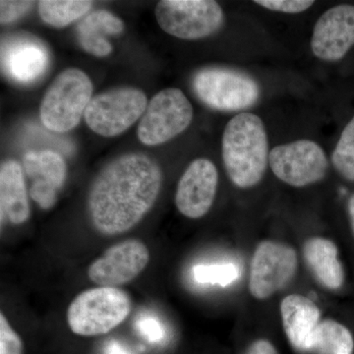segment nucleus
I'll list each match as a JSON object with an SVG mask.
<instances>
[{
  "label": "nucleus",
  "mask_w": 354,
  "mask_h": 354,
  "mask_svg": "<svg viewBox=\"0 0 354 354\" xmlns=\"http://www.w3.org/2000/svg\"><path fill=\"white\" fill-rule=\"evenodd\" d=\"M162 184L160 165L144 153H127L106 165L91 185L88 213L106 236L125 234L145 218Z\"/></svg>",
  "instance_id": "1"
},
{
  "label": "nucleus",
  "mask_w": 354,
  "mask_h": 354,
  "mask_svg": "<svg viewBox=\"0 0 354 354\" xmlns=\"http://www.w3.org/2000/svg\"><path fill=\"white\" fill-rule=\"evenodd\" d=\"M193 88L205 104L221 111L250 108L260 95L259 86L254 79L227 68L201 70L193 79Z\"/></svg>",
  "instance_id": "7"
},
{
  "label": "nucleus",
  "mask_w": 354,
  "mask_h": 354,
  "mask_svg": "<svg viewBox=\"0 0 354 354\" xmlns=\"http://www.w3.org/2000/svg\"><path fill=\"white\" fill-rule=\"evenodd\" d=\"M332 162L342 176L354 180V118L342 131L333 153Z\"/></svg>",
  "instance_id": "23"
},
{
  "label": "nucleus",
  "mask_w": 354,
  "mask_h": 354,
  "mask_svg": "<svg viewBox=\"0 0 354 354\" xmlns=\"http://www.w3.org/2000/svg\"><path fill=\"white\" fill-rule=\"evenodd\" d=\"M0 354H23V342L3 312L0 313Z\"/></svg>",
  "instance_id": "24"
},
{
  "label": "nucleus",
  "mask_w": 354,
  "mask_h": 354,
  "mask_svg": "<svg viewBox=\"0 0 354 354\" xmlns=\"http://www.w3.org/2000/svg\"><path fill=\"white\" fill-rule=\"evenodd\" d=\"M124 30V23L114 14L97 10L88 14L76 28L79 43L90 55L97 57H108L113 46L106 37L118 36Z\"/></svg>",
  "instance_id": "18"
},
{
  "label": "nucleus",
  "mask_w": 354,
  "mask_h": 354,
  "mask_svg": "<svg viewBox=\"0 0 354 354\" xmlns=\"http://www.w3.org/2000/svg\"><path fill=\"white\" fill-rule=\"evenodd\" d=\"M297 255L292 247L279 242H261L251 262L249 290L257 299H267L293 279Z\"/></svg>",
  "instance_id": "10"
},
{
  "label": "nucleus",
  "mask_w": 354,
  "mask_h": 354,
  "mask_svg": "<svg viewBox=\"0 0 354 354\" xmlns=\"http://www.w3.org/2000/svg\"><path fill=\"white\" fill-rule=\"evenodd\" d=\"M24 169L16 160L2 162L0 169V212L1 223L19 225L31 216Z\"/></svg>",
  "instance_id": "17"
},
{
  "label": "nucleus",
  "mask_w": 354,
  "mask_h": 354,
  "mask_svg": "<svg viewBox=\"0 0 354 354\" xmlns=\"http://www.w3.org/2000/svg\"><path fill=\"white\" fill-rule=\"evenodd\" d=\"M281 314L286 334L295 348L308 351L315 348L321 313L312 300L304 295H288L281 302Z\"/></svg>",
  "instance_id": "15"
},
{
  "label": "nucleus",
  "mask_w": 354,
  "mask_h": 354,
  "mask_svg": "<svg viewBox=\"0 0 354 354\" xmlns=\"http://www.w3.org/2000/svg\"><path fill=\"white\" fill-rule=\"evenodd\" d=\"M48 64V53L36 39L23 37L10 43H2V67L18 82L31 83L36 80L43 75Z\"/></svg>",
  "instance_id": "16"
},
{
  "label": "nucleus",
  "mask_w": 354,
  "mask_h": 354,
  "mask_svg": "<svg viewBox=\"0 0 354 354\" xmlns=\"http://www.w3.org/2000/svg\"><path fill=\"white\" fill-rule=\"evenodd\" d=\"M131 309V297L127 291L97 286L82 291L72 300L67 309V324L75 335L97 337L124 322Z\"/></svg>",
  "instance_id": "3"
},
{
  "label": "nucleus",
  "mask_w": 354,
  "mask_h": 354,
  "mask_svg": "<svg viewBox=\"0 0 354 354\" xmlns=\"http://www.w3.org/2000/svg\"><path fill=\"white\" fill-rule=\"evenodd\" d=\"M274 176L293 187H304L322 180L328 160L321 146L310 140L274 147L269 156Z\"/></svg>",
  "instance_id": "9"
},
{
  "label": "nucleus",
  "mask_w": 354,
  "mask_h": 354,
  "mask_svg": "<svg viewBox=\"0 0 354 354\" xmlns=\"http://www.w3.org/2000/svg\"><path fill=\"white\" fill-rule=\"evenodd\" d=\"M29 178V194L39 208L50 209L57 201L58 192L64 185L67 167L64 158L50 150L28 152L23 160Z\"/></svg>",
  "instance_id": "14"
},
{
  "label": "nucleus",
  "mask_w": 354,
  "mask_h": 354,
  "mask_svg": "<svg viewBox=\"0 0 354 354\" xmlns=\"http://www.w3.org/2000/svg\"><path fill=\"white\" fill-rule=\"evenodd\" d=\"M218 174L207 158H197L183 172L177 184L176 206L184 216L192 220L206 215L215 201Z\"/></svg>",
  "instance_id": "12"
},
{
  "label": "nucleus",
  "mask_w": 354,
  "mask_h": 354,
  "mask_svg": "<svg viewBox=\"0 0 354 354\" xmlns=\"http://www.w3.org/2000/svg\"><path fill=\"white\" fill-rule=\"evenodd\" d=\"M254 3L277 12L295 14L307 10L313 6L314 1L311 0L308 1L306 0H256Z\"/></svg>",
  "instance_id": "25"
},
{
  "label": "nucleus",
  "mask_w": 354,
  "mask_h": 354,
  "mask_svg": "<svg viewBox=\"0 0 354 354\" xmlns=\"http://www.w3.org/2000/svg\"><path fill=\"white\" fill-rule=\"evenodd\" d=\"M349 216H351V225L354 232V195L351 198L348 203Z\"/></svg>",
  "instance_id": "30"
},
{
  "label": "nucleus",
  "mask_w": 354,
  "mask_h": 354,
  "mask_svg": "<svg viewBox=\"0 0 354 354\" xmlns=\"http://www.w3.org/2000/svg\"><path fill=\"white\" fill-rule=\"evenodd\" d=\"M192 120V104L183 91L165 88L149 102L137 136L144 145H160L187 129Z\"/></svg>",
  "instance_id": "8"
},
{
  "label": "nucleus",
  "mask_w": 354,
  "mask_h": 354,
  "mask_svg": "<svg viewBox=\"0 0 354 354\" xmlns=\"http://www.w3.org/2000/svg\"><path fill=\"white\" fill-rule=\"evenodd\" d=\"M92 1L85 0H41L39 13L46 24L64 28L82 17L92 8Z\"/></svg>",
  "instance_id": "20"
},
{
  "label": "nucleus",
  "mask_w": 354,
  "mask_h": 354,
  "mask_svg": "<svg viewBox=\"0 0 354 354\" xmlns=\"http://www.w3.org/2000/svg\"><path fill=\"white\" fill-rule=\"evenodd\" d=\"M247 354H278V353L271 342L261 339L254 342L247 351Z\"/></svg>",
  "instance_id": "28"
},
{
  "label": "nucleus",
  "mask_w": 354,
  "mask_h": 354,
  "mask_svg": "<svg viewBox=\"0 0 354 354\" xmlns=\"http://www.w3.org/2000/svg\"><path fill=\"white\" fill-rule=\"evenodd\" d=\"M354 46V6L333 7L317 21L311 39L314 55L325 62H337Z\"/></svg>",
  "instance_id": "13"
},
{
  "label": "nucleus",
  "mask_w": 354,
  "mask_h": 354,
  "mask_svg": "<svg viewBox=\"0 0 354 354\" xmlns=\"http://www.w3.org/2000/svg\"><path fill=\"white\" fill-rule=\"evenodd\" d=\"M93 84L82 70H64L51 83L41 104V120L53 132L75 128L92 101Z\"/></svg>",
  "instance_id": "4"
},
{
  "label": "nucleus",
  "mask_w": 354,
  "mask_h": 354,
  "mask_svg": "<svg viewBox=\"0 0 354 354\" xmlns=\"http://www.w3.org/2000/svg\"><path fill=\"white\" fill-rule=\"evenodd\" d=\"M150 262V251L139 239H127L109 247L91 263L88 278L97 286L120 288L137 278Z\"/></svg>",
  "instance_id": "11"
},
{
  "label": "nucleus",
  "mask_w": 354,
  "mask_h": 354,
  "mask_svg": "<svg viewBox=\"0 0 354 354\" xmlns=\"http://www.w3.org/2000/svg\"><path fill=\"white\" fill-rule=\"evenodd\" d=\"M192 274L198 283L225 288L239 278V269L232 263L199 264L193 267Z\"/></svg>",
  "instance_id": "22"
},
{
  "label": "nucleus",
  "mask_w": 354,
  "mask_h": 354,
  "mask_svg": "<svg viewBox=\"0 0 354 354\" xmlns=\"http://www.w3.org/2000/svg\"><path fill=\"white\" fill-rule=\"evenodd\" d=\"M148 101L143 91L118 88L95 95L84 118L88 127L104 137H114L127 131L145 113Z\"/></svg>",
  "instance_id": "6"
},
{
  "label": "nucleus",
  "mask_w": 354,
  "mask_h": 354,
  "mask_svg": "<svg viewBox=\"0 0 354 354\" xmlns=\"http://www.w3.org/2000/svg\"><path fill=\"white\" fill-rule=\"evenodd\" d=\"M269 156L267 132L259 116L244 113L230 120L223 135V160L232 183L241 188L257 185Z\"/></svg>",
  "instance_id": "2"
},
{
  "label": "nucleus",
  "mask_w": 354,
  "mask_h": 354,
  "mask_svg": "<svg viewBox=\"0 0 354 354\" xmlns=\"http://www.w3.org/2000/svg\"><path fill=\"white\" fill-rule=\"evenodd\" d=\"M136 329L139 334L152 344H160L164 341L165 330L162 324L151 316L140 318L136 322Z\"/></svg>",
  "instance_id": "26"
},
{
  "label": "nucleus",
  "mask_w": 354,
  "mask_h": 354,
  "mask_svg": "<svg viewBox=\"0 0 354 354\" xmlns=\"http://www.w3.org/2000/svg\"><path fill=\"white\" fill-rule=\"evenodd\" d=\"M314 348L327 354H351L353 335L344 326L335 321H323L317 329Z\"/></svg>",
  "instance_id": "21"
},
{
  "label": "nucleus",
  "mask_w": 354,
  "mask_h": 354,
  "mask_svg": "<svg viewBox=\"0 0 354 354\" xmlns=\"http://www.w3.org/2000/svg\"><path fill=\"white\" fill-rule=\"evenodd\" d=\"M155 15L167 34L189 41L215 34L225 20L223 9L212 0H162Z\"/></svg>",
  "instance_id": "5"
},
{
  "label": "nucleus",
  "mask_w": 354,
  "mask_h": 354,
  "mask_svg": "<svg viewBox=\"0 0 354 354\" xmlns=\"http://www.w3.org/2000/svg\"><path fill=\"white\" fill-rule=\"evenodd\" d=\"M32 1H0V22L1 24H8L13 21L19 19L25 14L29 12L34 6Z\"/></svg>",
  "instance_id": "27"
},
{
  "label": "nucleus",
  "mask_w": 354,
  "mask_h": 354,
  "mask_svg": "<svg viewBox=\"0 0 354 354\" xmlns=\"http://www.w3.org/2000/svg\"><path fill=\"white\" fill-rule=\"evenodd\" d=\"M304 254L310 269L324 286L335 290L342 285L344 270L334 242L323 237H313L305 243Z\"/></svg>",
  "instance_id": "19"
},
{
  "label": "nucleus",
  "mask_w": 354,
  "mask_h": 354,
  "mask_svg": "<svg viewBox=\"0 0 354 354\" xmlns=\"http://www.w3.org/2000/svg\"><path fill=\"white\" fill-rule=\"evenodd\" d=\"M106 354H133L129 349L125 348L123 344L116 341H111L108 342L104 349Z\"/></svg>",
  "instance_id": "29"
}]
</instances>
